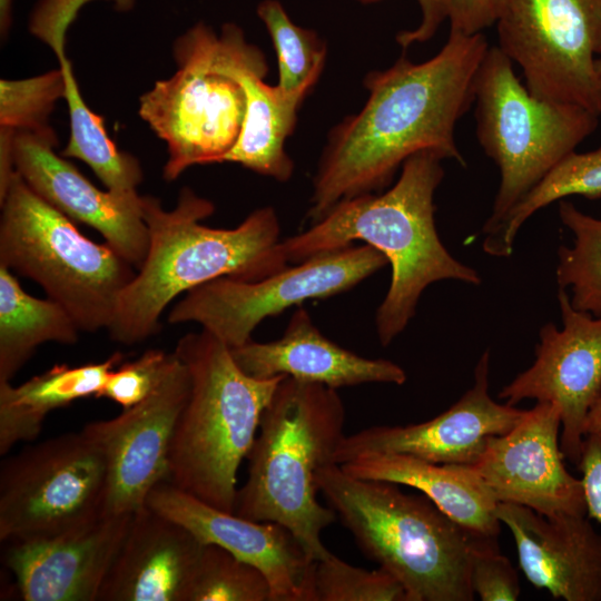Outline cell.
<instances>
[{
  "label": "cell",
  "mask_w": 601,
  "mask_h": 601,
  "mask_svg": "<svg viewBox=\"0 0 601 601\" xmlns=\"http://www.w3.org/2000/svg\"><path fill=\"white\" fill-rule=\"evenodd\" d=\"M558 300L562 328L541 327L535 359L499 393L509 405L523 400L555 403L561 414L560 446L578 464L587 416L601 395V316L572 307L565 289Z\"/></svg>",
  "instance_id": "15"
},
{
  "label": "cell",
  "mask_w": 601,
  "mask_h": 601,
  "mask_svg": "<svg viewBox=\"0 0 601 601\" xmlns=\"http://www.w3.org/2000/svg\"><path fill=\"white\" fill-rule=\"evenodd\" d=\"M252 47L233 22L218 35L199 21L174 41L176 72L156 81L138 107L140 118L167 146L166 180L191 166L223 162L235 146L246 112L236 69Z\"/></svg>",
  "instance_id": "7"
},
{
  "label": "cell",
  "mask_w": 601,
  "mask_h": 601,
  "mask_svg": "<svg viewBox=\"0 0 601 601\" xmlns=\"http://www.w3.org/2000/svg\"><path fill=\"white\" fill-rule=\"evenodd\" d=\"M0 266L41 286L81 332L107 329L137 269L106 242L83 236L16 171L0 188Z\"/></svg>",
  "instance_id": "8"
},
{
  "label": "cell",
  "mask_w": 601,
  "mask_h": 601,
  "mask_svg": "<svg viewBox=\"0 0 601 601\" xmlns=\"http://www.w3.org/2000/svg\"><path fill=\"white\" fill-rule=\"evenodd\" d=\"M581 473L587 515L601 525V439L587 435L577 464Z\"/></svg>",
  "instance_id": "37"
},
{
  "label": "cell",
  "mask_w": 601,
  "mask_h": 601,
  "mask_svg": "<svg viewBox=\"0 0 601 601\" xmlns=\"http://www.w3.org/2000/svg\"><path fill=\"white\" fill-rule=\"evenodd\" d=\"M13 0H0V33L2 40L7 38L12 23Z\"/></svg>",
  "instance_id": "40"
},
{
  "label": "cell",
  "mask_w": 601,
  "mask_h": 601,
  "mask_svg": "<svg viewBox=\"0 0 601 601\" xmlns=\"http://www.w3.org/2000/svg\"><path fill=\"white\" fill-rule=\"evenodd\" d=\"M495 513L531 584L555 599L601 601V534L588 515H544L513 503H497Z\"/></svg>",
  "instance_id": "20"
},
{
  "label": "cell",
  "mask_w": 601,
  "mask_h": 601,
  "mask_svg": "<svg viewBox=\"0 0 601 601\" xmlns=\"http://www.w3.org/2000/svg\"><path fill=\"white\" fill-rule=\"evenodd\" d=\"M559 216L573 234L572 246L558 249L559 288L571 289L573 308L601 316V218L584 214L564 199L559 203Z\"/></svg>",
  "instance_id": "29"
},
{
  "label": "cell",
  "mask_w": 601,
  "mask_h": 601,
  "mask_svg": "<svg viewBox=\"0 0 601 601\" xmlns=\"http://www.w3.org/2000/svg\"><path fill=\"white\" fill-rule=\"evenodd\" d=\"M348 474L411 486L426 495L439 509L465 531L496 539L501 522L497 502L469 466L436 464L406 454L361 455L341 465Z\"/></svg>",
  "instance_id": "23"
},
{
  "label": "cell",
  "mask_w": 601,
  "mask_h": 601,
  "mask_svg": "<svg viewBox=\"0 0 601 601\" xmlns=\"http://www.w3.org/2000/svg\"><path fill=\"white\" fill-rule=\"evenodd\" d=\"M477 140L501 180L485 235L598 127L599 116L572 104L534 97L511 59L489 47L474 81Z\"/></svg>",
  "instance_id": "9"
},
{
  "label": "cell",
  "mask_w": 601,
  "mask_h": 601,
  "mask_svg": "<svg viewBox=\"0 0 601 601\" xmlns=\"http://www.w3.org/2000/svg\"><path fill=\"white\" fill-rule=\"evenodd\" d=\"M268 66L265 55L253 45L236 69L246 93V112L239 137L223 162H237L257 174L287 181L294 164L285 151L297 110L307 96L288 92L264 81Z\"/></svg>",
  "instance_id": "24"
},
{
  "label": "cell",
  "mask_w": 601,
  "mask_h": 601,
  "mask_svg": "<svg viewBox=\"0 0 601 601\" xmlns=\"http://www.w3.org/2000/svg\"><path fill=\"white\" fill-rule=\"evenodd\" d=\"M132 514H102L57 534L4 542L26 601H97Z\"/></svg>",
  "instance_id": "19"
},
{
  "label": "cell",
  "mask_w": 601,
  "mask_h": 601,
  "mask_svg": "<svg viewBox=\"0 0 601 601\" xmlns=\"http://www.w3.org/2000/svg\"><path fill=\"white\" fill-rule=\"evenodd\" d=\"M257 16L267 29L277 56L278 86L308 93L326 60V43L316 31L297 26L278 0H263Z\"/></svg>",
  "instance_id": "30"
},
{
  "label": "cell",
  "mask_w": 601,
  "mask_h": 601,
  "mask_svg": "<svg viewBox=\"0 0 601 601\" xmlns=\"http://www.w3.org/2000/svg\"><path fill=\"white\" fill-rule=\"evenodd\" d=\"M372 3L381 0H358ZM421 9V21L411 30L397 33L396 41L403 48L414 43L428 41L439 30L440 26L449 19V0H416Z\"/></svg>",
  "instance_id": "38"
},
{
  "label": "cell",
  "mask_w": 601,
  "mask_h": 601,
  "mask_svg": "<svg viewBox=\"0 0 601 601\" xmlns=\"http://www.w3.org/2000/svg\"><path fill=\"white\" fill-rule=\"evenodd\" d=\"M122 358V353L116 352L99 363L57 364L17 386L0 382V454L19 442L35 440L50 412L80 398L100 397L109 374Z\"/></svg>",
  "instance_id": "25"
},
{
  "label": "cell",
  "mask_w": 601,
  "mask_h": 601,
  "mask_svg": "<svg viewBox=\"0 0 601 601\" xmlns=\"http://www.w3.org/2000/svg\"><path fill=\"white\" fill-rule=\"evenodd\" d=\"M174 352L187 367L190 386L173 435L167 482L235 513L239 466L285 376L262 380L245 374L230 348L205 329L180 337Z\"/></svg>",
  "instance_id": "6"
},
{
  "label": "cell",
  "mask_w": 601,
  "mask_h": 601,
  "mask_svg": "<svg viewBox=\"0 0 601 601\" xmlns=\"http://www.w3.org/2000/svg\"><path fill=\"white\" fill-rule=\"evenodd\" d=\"M560 434L559 406L536 402L510 431L491 436L469 466L497 503L523 505L544 515H587L583 485L564 465Z\"/></svg>",
  "instance_id": "16"
},
{
  "label": "cell",
  "mask_w": 601,
  "mask_h": 601,
  "mask_svg": "<svg viewBox=\"0 0 601 601\" xmlns=\"http://www.w3.org/2000/svg\"><path fill=\"white\" fill-rule=\"evenodd\" d=\"M442 160L432 151L413 155L388 190L344 199L308 230L280 242L282 254L290 264L355 240L387 258L392 278L375 319L383 346L405 329L428 285L443 279L482 282L475 269L447 252L436 230L434 195L444 177Z\"/></svg>",
  "instance_id": "2"
},
{
  "label": "cell",
  "mask_w": 601,
  "mask_h": 601,
  "mask_svg": "<svg viewBox=\"0 0 601 601\" xmlns=\"http://www.w3.org/2000/svg\"><path fill=\"white\" fill-rule=\"evenodd\" d=\"M508 0H449L450 32L476 35L496 23Z\"/></svg>",
  "instance_id": "36"
},
{
  "label": "cell",
  "mask_w": 601,
  "mask_h": 601,
  "mask_svg": "<svg viewBox=\"0 0 601 601\" xmlns=\"http://www.w3.org/2000/svg\"><path fill=\"white\" fill-rule=\"evenodd\" d=\"M357 546L405 588L410 601H472L471 550L465 531L426 495L397 484L355 477L329 463L316 475Z\"/></svg>",
  "instance_id": "5"
},
{
  "label": "cell",
  "mask_w": 601,
  "mask_h": 601,
  "mask_svg": "<svg viewBox=\"0 0 601 601\" xmlns=\"http://www.w3.org/2000/svg\"><path fill=\"white\" fill-rule=\"evenodd\" d=\"M79 332L59 303L28 294L12 272L0 266V382H10L39 345H73Z\"/></svg>",
  "instance_id": "27"
},
{
  "label": "cell",
  "mask_w": 601,
  "mask_h": 601,
  "mask_svg": "<svg viewBox=\"0 0 601 601\" xmlns=\"http://www.w3.org/2000/svg\"><path fill=\"white\" fill-rule=\"evenodd\" d=\"M487 48L482 32H450L431 59L414 63L402 56L366 76L365 105L332 130L314 175L307 213L313 224L344 199L381 193L417 152L466 165L455 127L474 102L475 76Z\"/></svg>",
  "instance_id": "1"
},
{
  "label": "cell",
  "mask_w": 601,
  "mask_h": 601,
  "mask_svg": "<svg viewBox=\"0 0 601 601\" xmlns=\"http://www.w3.org/2000/svg\"><path fill=\"white\" fill-rule=\"evenodd\" d=\"M62 70L57 69L24 79L0 80V129L43 130L56 102L65 99Z\"/></svg>",
  "instance_id": "33"
},
{
  "label": "cell",
  "mask_w": 601,
  "mask_h": 601,
  "mask_svg": "<svg viewBox=\"0 0 601 601\" xmlns=\"http://www.w3.org/2000/svg\"><path fill=\"white\" fill-rule=\"evenodd\" d=\"M238 367L255 378L284 375L332 388L367 383L402 385L405 371L383 358H366L325 337L304 308L292 315L283 336L259 343L253 339L230 348Z\"/></svg>",
  "instance_id": "22"
},
{
  "label": "cell",
  "mask_w": 601,
  "mask_h": 601,
  "mask_svg": "<svg viewBox=\"0 0 601 601\" xmlns=\"http://www.w3.org/2000/svg\"><path fill=\"white\" fill-rule=\"evenodd\" d=\"M57 136L43 130L0 129V171L13 170L45 201L73 221L96 229L121 257L139 269L149 246L137 191L100 190L70 161L58 155Z\"/></svg>",
  "instance_id": "13"
},
{
  "label": "cell",
  "mask_w": 601,
  "mask_h": 601,
  "mask_svg": "<svg viewBox=\"0 0 601 601\" xmlns=\"http://www.w3.org/2000/svg\"><path fill=\"white\" fill-rule=\"evenodd\" d=\"M490 349L480 357L474 383L451 407L418 424L376 425L345 435L333 463L344 464L367 454H406L436 464L471 465L487 440L510 431L526 410L501 404L490 393Z\"/></svg>",
  "instance_id": "17"
},
{
  "label": "cell",
  "mask_w": 601,
  "mask_h": 601,
  "mask_svg": "<svg viewBox=\"0 0 601 601\" xmlns=\"http://www.w3.org/2000/svg\"><path fill=\"white\" fill-rule=\"evenodd\" d=\"M344 424L335 388L285 376L263 412L235 513L285 526L313 561L328 558L321 534L336 514L318 502L316 475L333 463Z\"/></svg>",
  "instance_id": "4"
},
{
  "label": "cell",
  "mask_w": 601,
  "mask_h": 601,
  "mask_svg": "<svg viewBox=\"0 0 601 601\" xmlns=\"http://www.w3.org/2000/svg\"><path fill=\"white\" fill-rule=\"evenodd\" d=\"M67 30L53 26L36 28L30 32L51 48L65 77L70 137L61 155L86 162L110 191H137L144 177L140 162L135 156L117 148L106 131L104 118L93 112L82 98L65 52Z\"/></svg>",
  "instance_id": "26"
},
{
  "label": "cell",
  "mask_w": 601,
  "mask_h": 601,
  "mask_svg": "<svg viewBox=\"0 0 601 601\" xmlns=\"http://www.w3.org/2000/svg\"><path fill=\"white\" fill-rule=\"evenodd\" d=\"M175 359V353L150 348L135 361L119 364L109 374L100 397L129 408L148 397L159 385Z\"/></svg>",
  "instance_id": "34"
},
{
  "label": "cell",
  "mask_w": 601,
  "mask_h": 601,
  "mask_svg": "<svg viewBox=\"0 0 601 601\" xmlns=\"http://www.w3.org/2000/svg\"><path fill=\"white\" fill-rule=\"evenodd\" d=\"M107 472L82 432L58 435L4 460L0 541L60 533L104 514Z\"/></svg>",
  "instance_id": "12"
},
{
  "label": "cell",
  "mask_w": 601,
  "mask_h": 601,
  "mask_svg": "<svg viewBox=\"0 0 601 601\" xmlns=\"http://www.w3.org/2000/svg\"><path fill=\"white\" fill-rule=\"evenodd\" d=\"M569 196L601 198V147L589 152L572 151L558 162L490 233L485 234V253L506 257L520 227L539 209Z\"/></svg>",
  "instance_id": "28"
},
{
  "label": "cell",
  "mask_w": 601,
  "mask_h": 601,
  "mask_svg": "<svg viewBox=\"0 0 601 601\" xmlns=\"http://www.w3.org/2000/svg\"><path fill=\"white\" fill-rule=\"evenodd\" d=\"M584 434L601 439V395L590 410L585 423Z\"/></svg>",
  "instance_id": "39"
},
{
  "label": "cell",
  "mask_w": 601,
  "mask_h": 601,
  "mask_svg": "<svg viewBox=\"0 0 601 601\" xmlns=\"http://www.w3.org/2000/svg\"><path fill=\"white\" fill-rule=\"evenodd\" d=\"M214 204L184 187L173 209L142 196L149 246L142 266L120 293L107 328L122 345L145 342L160 331V318L179 295L228 277L259 280L287 266L279 221L272 207L252 211L237 227L213 228L200 221Z\"/></svg>",
  "instance_id": "3"
},
{
  "label": "cell",
  "mask_w": 601,
  "mask_h": 601,
  "mask_svg": "<svg viewBox=\"0 0 601 601\" xmlns=\"http://www.w3.org/2000/svg\"><path fill=\"white\" fill-rule=\"evenodd\" d=\"M312 601H410L404 585L378 566L366 570L335 554L316 561L312 580Z\"/></svg>",
  "instance_id": "32"
},
{
  "label": "cell",
  "mask_w": 601,
  "mask_h": 601,
  "mask_svg": "<svg viewBox=\"0 0 601 601\" xmlns=\"http://www.w3.org/2000/svg\"><path fill=\"white\" fill-rule=\"evenodd\" d=\"M471 583L482 601H514L520 597L516 570L499 552L496 539L474 535L471 550Z\"/></svg>",
  "instance_id": "35"
},
{
  "label": "cell",
  "mask_w": 601,
  "mask_h": 601,
  "mask_svg": "<svg viewBox=\"0 0 601 601\" xmlns=\"http://www.w3.org/2000/svg\"><path fill=\"white\" fill-rule=\"evenodd\" d=\"M495 24L534 97L601 115V0H508Z\"/></svg>",
  "instance_id": "10"
},
{
  "label": "cell",
  "mask_w": 601,
  "mask_h": 601,
  "mask_svg": "<svg viewBox=\"0 0 601 601\" xmlns=\"http://www.w3.org/2000/svg\"><path fill=\"white\" fill-rule=\"evenodd\" d=\"M388 264L364 244L313 256L259 280L220 277L188 293L170 309L169 324L196 323L229 348L252 339L265 318L308 299L346 292Z\"/></svg>",
  "instance_id": "11"
},
{
  "label": "cell",
  "mask_w": 601,
  "mask_h": 601,
  "mask_svg": "<svg viewBox=\"0 0 601 601\" xmlns=\"http://www.w3.org/2000/svg\"><path fill=\"white\" fill-rule=\"evenodd\" d=\"M270 585L256 566L206 544L187 601H270Z\"/></svg>",
  "instance_id": "31"
},
{
  "label": "cell",
  "mask_w": 601,
  "mask_h": 601,
  "mask_svg": "<svg viewBox=\"0 0 601 601\" xmlns=\"http://www.w3.org/2000/svg\"><path fill=\"white\" fill-rule=\"evenodd\" d=\"M146 505L189 530L203 544L220 546L256 566L270 585V601H312L316 561L285 526L214 508L165 481Z\"/></svg>",
  "instance_id": "18"
},
{
  "label": "cell",
  "mask_w": 601,
  "mask_h": 601,
  "mask_svg": "<svg viewBox=\"0 0 601 601\" xmlns=\"http://www.w3.org/2000/svg\"><path fill=\"white\" fill-rule=\"evenodd\" d=\"M189 386L187 367L175 353L170 368L148 397L81 430L105 460L104 514L135 513L157 484L168 481L173 435Z\"/></svg>",
  "instance_id": "14"
},
{
  "label": "cell",
  "mask_w": 601,
  "mask_h": 601,
  "mask_svg": "<svg viewBox=\"0 0 601 601\" xmlns=\"http://www.w3.org/2000/svg\"><path fill=\"white\" fill-rule=\"evenodd\" d=\"M205 545L145 505L132 513L97 601H187Z\"/></svg>",
  "instance_id": "21"
},
{
  "label": "cell",
  "mask_w": 601,
  "mask_h": 601,
  "mask_svg": "<svg viewBox=\"0 0 601 601\" xmlns=\"http://www.w3.org/2000/svg\"><path fill=\"white\" fill-rule=\"evenodd\" d=\"M597 72L601 85V55L597 59Z\"/></svg>",
  "instance_id": "41"
}]
</instances>
